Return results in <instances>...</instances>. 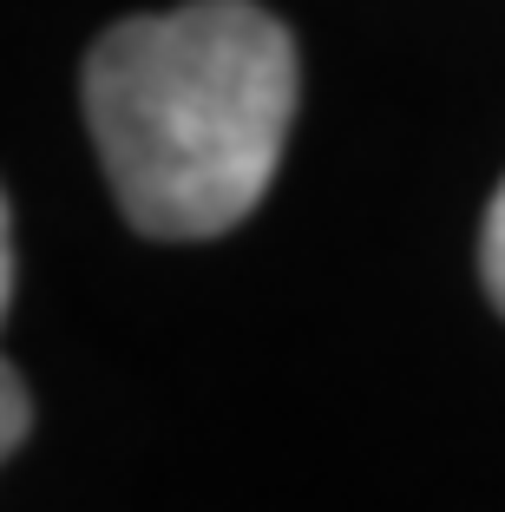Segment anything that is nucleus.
Instances as JSON below:
<instances>
[{
  "mask_svg": "<svg viewBox=\"0 0 505 512\" xmlns=\"http://www.w3.org/2000/svg\"><path fill=\"white\" fill-rule=\"evenodd\" d=\"M27 427H33V394H27V381H20V368L7 362L0 368V447L20 453Z\"/></svg>",
  "mask_w": 505,
  "mask_h": 512,
  "instance_id": "7ed1b4c3",
  "label": "nucleus"
},
{
  "mask_svg": "<svg viewBox=\"0 0 505 512\" xmlns=\"http://www.w3.org/2000/svg\"><path fill=\"white\" fill-rule=\"evenodd\" d=\"M20 283V243H14V211H0V302H14Z\"/></svg>",
  "mask_w": 505,
  "mask_h": 512,
  "instance_id": "20e7f679",
  "label": "nucleus"
},
{
  "mask_svg": "<svg viewBox=\"0 0 505 512\" xmlns=\"http://www.w3.org/2000/svg\"><path fill=\"white\" fill-rule=\"evenodd\" d=\"M479 276H486L492 309L505 316V184L492 191V204H486V230H479Z\"/></svg>",
  "mask_w": 505,
  "mask_h": 512,
  "instance_id": "f03ea898",
  "label": "nucleus"
},
{
  "mask_svg": "<svg viewBox=\"0 0 505 512\" xmlns=\"http://www.w3.org/2000/svg\"><path fill=\"white\" fill-rule=\"evenodd\" d=\"M86 125L132 230L197 243L263 204L296 125V40L256 0H191L105 27Z\"/></svg>",
  "mask_w": 505,
  "mask_h": 512,
  "instance_id": "f257e3e1",
  "label": "nucleus"
}]
</instances>
